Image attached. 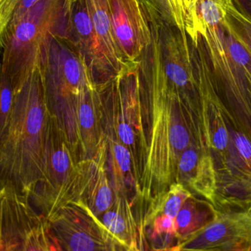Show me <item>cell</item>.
<instances>
[{
	"label": "cell",
	"instance_id": "6da1fadb",
	"mask_svg": "<svg viewBox=\"0 0 251 251\" xmlns=\"http://www.w3.org/2000/svg\"><path fill=\"white\" fill-rule=\"evenodd\" d=\"M75 0H39L1 33L3 48L2 73L14 92L32 75H44L51 45L55 39H67L69 21Z\"/></svg>",
	"mask_w": 251,
	"mask_h": 251
},
{
	"label": "cell",
	"instance_id": "7a4b0ae2",
	"mask_svg": "<svg viewBox=\"0 0 251 251\" xmlns=\"http://www.w3.org/2000/svg\"><path fill=\"white\" fill-rule=\"evenodd\" d=\"M113 30L127 64L139 62L152 42L149 13L142 0H108Z\"/></svg>",
	"mask_w": 251,
	"mask_h": 251
},
{
	"label": "cell",
	"instance_id": "3957f363",
	"mask_svg": "<svg viewBox=\"0 0 251 251\" xmlns=\"http://www.w3.org/2000/svg\"><path fill=\"white\" fill-rule=\"evenodd\" d=\"M67 40L86 63L98 88H103L118 77L101 49L86 0L75 2L69 21Z\"/></svg>",
	"mask_w": 251,
	"mask_h": 251
},
{
	"label": "cell",
	"instance_id": "277c9868",
	"mask_svg": "<svg viewBox=\"0 0 251 251\" xmlns=\"http://www.w3.org/2000/svg\"><path fill=\"white\" fill-rule=\"evenodd\" d=\"M106 159L107 145L105 139L98 142L95 158L87 161L88 175H84L80 195H83L80 201L89 207L95 216L108 211L112 205V190L105 169Z\"/></svg>",
	"mask_w": 251,
	"mask_h": 251
},
{
	"label": "cell",
	"instance_id": "5b68a950",
	"mask_svg": "<svg viewBox=\"0 0 251 251\" xmlns=\"http://www.w3.org/2000/svg\"><path fill=\"white\" fill-rule=\"evenodd\" d=\"M101 49L117 77L129 64L125 61L113 30L108 0H86Z\"/></svg>",
	"mask_w": 251,
	"mask_h": 251
},
{
	"label": "cell",
	"instance_id": "8992f818",
	"mask_svg": "<svg viewBox=\"0 0 251 251\" xmlns=\"http://www.w3.org/2000/svg\"><path fill=\"white\" fill-rule=\"evenodd\" d=\"M163 64L167 77L172 84L183 87L192 81L191 61L188 53V45L173 36L161 40L158 33Z\"/></svg>",
	"mask_w": 251,
	"mask_h": 251
},
{
	"label": "cell",
	"instance_id": "52a82bcc",
	"mask_svg": "<svg viewBox=\"0 0 251 251\" xmlns=\"http://www.w3.org/2000/svg\"><path fill=\"white\" fill-rule=\"evenodd\" d=\"M55 129L53 122H50L47 126V138L49 139L51 145H48V168L50 166L54 177L58 180H64V186L68 185L65 180H71L72 175L77 171L80 165L75 164L74 158L71 150L63 140L64 136L58 133V129Z\"/></svg>",
	"mask_w": 251,
	"mask_h": 251
},
{
	"label": "cell",
	"instance_id": "ba28073f",
	"mask_svg": "<svg viewBox=\"0 0 251 251\" xmlns=\"http://www.w3.org/2000/svg\"><path fill=\"white\" fill-rule=\"evenodd\" d=\"M105 139L111 157L115 193L120 194L122 190L126 189V183L130 180L135 182L138 191H140L135 173H133L134 170L132 171L133 166L130 150L125 146L120 139L118 141L114 139V136L111 134L105 136Z\"/></svg>",
	"mask_w": 251,
	"mask_h": 251
},
{
	"label": "cell",
	"instance_id": "9c48e42d",
	"mask_svg": "<svg viewBox=\"0 0 251 251\" xmlns=\"http://www.w3.org/2000/svg\"><path fill=\"white\" fill-rule=\"evenodd\" d=\"M161 10L164 17L180 30L182 40L187 45L186 26L188 14L183 0H151Z\"/></svg>",
	"mask_w": 251,
	"mask_h": 251
},
{
	"label": "cell",
	"instance_id": "30bf717a",
	"mask_svg": "<svg viewBox=\"0 0 251 251\" xmlns=\"http://www.w3.org/2000/svg\"><path fill=\"white\" fill-rule=\"evenodd\" d=\"M190 196V193L181 184L173 185L153 215L162 211L165 215L176 218L183 204Z\"/></svg>",
	"mask_w": 251,
	"mask_h": 251
},
{
	"label": "cell",
	"instance_id": "8fae6325",
	"mask_svg": "<svg viewBox=\"0 0 251 251\" xmlns=\"http://www.w3.org/2000/svg\"><path fill=\"white\" fill-rule=\"evenodd\" d=\"M212 169L209 159L202 158L197 172L195 183H193L194 187L207 198L211 196V194L214 192V175Z\"/></svg>",
	"mask_w": 251,
	"mask_h": 251
},
{
	"label": "cell",
	"instance_id": "7c38bea8",
	"mask_svg": "<svg viewBox=\"0 0 251 251\" xmlns=\"http://www.w3.org/2000/svg\"><path fill=\"white\" fill-rule=\"evenodd\" d=\"M1 111H2V125L7 122V117L11 111L12 105L13 92L14 88L9 79L2 73V83H1Z\"/></svg>",
	"mask_w": 251,
	"mask_h": 251
},
{
	"label": "cell",
	"instance_id": "4fadbf2b",
	"mask_svg": "<svg viewBox=\"0 0 251 251\" xmlns=\"http://www.w3.org/2000/svg\"><path fill=\"white\" fill-rule=\"evenodd\" d=\"M178 229H180V233H186L192 230V227L196 220V214L195 212V206L193 203L186 204L182 206L181 209L176 217Z\"/></svg>",
	"mask_w": 251,
	"mask_h": 251
},
{
	"label": "cell",
	"instance_id": "5bb4252c",
	"mask_svg": "<svg viewBox=\"0 0 251 251\" xmlns=\"http://www.w3.org/2000/svg\"><path fill=\"white\" fill-rule=\"evenodd\" d=\"M177 230L178 226L176 218L163 214L157 217L154 221L152 233L154 236L164 233L174 235L177 233Z\"/></svg>",
	"mask_w": 251,
	"mask_h": 251
},
{
	"label": "cell",
	"instance_id": "9a60e30c",
	"mask_svg": "<svg viewBox=\"0 0 251 251\" xmlns=\"http://www.w3.org/2000/svg\"><path fill=\"white\" fill-rule=\"evenodd\" d=\"M235 146L239 151L241 156L251 165V144L248 139L240 133L234 134Z\"/></svg>",
	"mask_w": 251,
	"mask_h": 251
},
{
	"label": "cell",
	"instance_id": "2e32d148",
	"mask_svg": "<svg viewBox=\"0 0 251 251\" xmlns=\"http://www.w3.org/2000/svg\"><path fill=\"white\" fill-rule=\"evenodd\" d=\"M198 155L193 150H188L182 154L180 159V171L183 173H188L192 171L196 167L198 163Z\"/></svg>",
	"mask_w": 251,
	"mask_h": 251
},
{
	"label": "cell",
	"instance_id": "e0dca14e",
	"mask_svg": "<svg viewBox=\"0 0 251 251\" xmlns=\"http://www.w3.org/2000/svg\"><path fill=\"white\" fill-rule=\"evenodd\" d=\"M39 1V0H20L18 5H17L14 13H13L12 17H11L9 23L19 20L27 11H28L32 7L34 6Z\"/></svg>",
	"mask_w": 251,
	"mask_h": 251
},
{
	"label": "cell",
	"instance_id": "ac0fdd59",
	"mask_svg": "<svg viewBox=\"0 0 251 251\" xmlns=\"http://www.w3.org/2000/svg\"><path fill=\"white\" fill-rule=\"evenodd\" d=\"M214 145L217 149H224L227 145V136L226 128L223 126H220L217 128L214 135Z\"/></svg>",
	"mask_w": 251,
	"mask_h": 251
},
{
	"label": "cell",
	"instance_id": "d6986e66",
	"mask_svg": "<svg viewBox=\"0 0 251 251\" xmlns=\"http://www.w3.org/2000/svg\"><path fill=\"white\" fill-rule=\"evenodd\" d=\"M220 2H224V1H226V0H219Z\"/></svg>",
	"mask_w": 251,
	"mask_h": 251
}]
</instances>
